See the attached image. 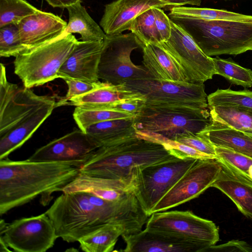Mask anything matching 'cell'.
<instances>
[{"mask_svg": "<svg viewBox=\"0 0 252 252\" xmlns=\"http://www.w3.org/2000/svg\"><path fill=\"white\" fill-rule=\"evenodd\" d=\"M58 238L72 243L109 223L125 226L129 234L139 232L149 216L133 193L110 201L85 192L63 193L45 212Z\"/></svg>", "mask_w": 252, "mask_h": 252, "instance_id": "cell-1", "label": "cell"}, {"mask_svg": "<svg viewBox=\"0 0 252 252\" xmlns=\"http://www.w3.org/2000/svg\"><path fill=\"white\" fill-rule=\"evenodd\" d=\"M82 164L72 162L0 160V215L39 195L51 196L71 182Z\"/></svg>", "mask_w": 252, "mask_h": 252, "instance_id": "cell-2", "label": "cell"}, {"mask_svg": "<svg viewBox=\"0 0 252 252\" xmlns=\"http://www.w3.org/2000/svg\"><path fill=\"white\" fill-rule=\"evenodd\" d=\"M0 160L28 141L57 107L54 96L40 95L7 79L0 63Z\"/></svg>", "mask_w": 252, "mask_h": 252, "instance_id": "cell-3", "label": "cell"}, {"mask_svg": "<svg viewBox=\"0 0 252 252\" xmlns=\"http://www.w3.org/2000/svg\"><path fill=\"white\" fill-rule=\"evenodd\" d=\"M173 157L162 144L136 135L97 149L81 166L89 176L123 179L134 168L158 162Z\"/></svg>", "mask_w": 252, "mask_h": 252, "instance_id": "cell-4", "label": "cell"}, {"mask_svg": "<svg viewBox=\"0 0 252 252\" xmlns=\"http://www.w3.org/2000/svg\"><path fill=\"white\" fill-rule=\"evenodd\" d=\"M134 119L136 135L159 143L197 134L213 121L205 108L146 104Z\"/></svg>", "mask_w": 252, "mask_h": 252, "instance_id": "cell-5", "label": "cell"}, {"mask_svg": "<svg viewBox=\"0 0 252 252\" xmlns=\"http://www.w3.org/2000/svg\"><path fill=\"white\" fill-rule=\"evenodd\" d=\"M209 57L252 51V22L169 18Z\"/></svg>", "mask_w": 252, "mask_h": 252, "instance_id": "cell-6", "label": "cell"}, {"mask_svg": "<svg viewBox=\"0 0 252 252\" xmlns=\"http://www.w3.org/2000/svg\"><path fill=\"white\" fill-rule=\"evenodd\" d=\"M78 40L72 33L27 50L15 57L14 71L24 87L43 85L58 78V72Z\"/></svg>", "mask_w": 252, "mask_h": 252, "instance_id": "cell-7", "label": "cell"}, {"mask_svg": "<svg viewBox=\"0 0 252 252\" xmlns=\"http://www.w3.org/2000/svg\"><path fill=\"white\" fill-rule=\"evenodd\" d=\"M197 159L173 157L133 169L131 174L132 192L149 217L158 202Z\"/></svg>", "mask_w": 252, "mask_h": 252, "instance_id": "cell-8", "label": "cell"}, {"mask_svg": "<svg viewBox=\"0 0 252 252\" xmlns=\"http://www.w3.org/2000/svg\"><path fill=\"white\" fill-rule=\"evenodd\" d=\"M143 45L132 32L106 35L98 65L99 80L117 85L153 78L144 66L136 65L131 60L132 52Z\"/></svg>", "mask_w": 252, "mask_h": 252, "instance_id": "cell-9", "label": "cell"}, {"mask_svg": "<svg viewBox=\"0 0 252 252\" xmlns=\"http://www.w3.org/2000/svg\"><path fill=\"white\" fill-rule=\"evenodd\" d=\"M124 85L142 94L146 105L208 108L204 83L165 81L152 77L130 81Z\"/></svg>", "mask_w": 252, "mask_h": 252, "instance_id": "cell-10", "label": "cell"}, {"mask_svg": "<svg viewBox=\"0 0 252 252\" xmlns=\"http://www.w3.org/2000/svg\"><path fill=\"white\" fill-rule=\"evenodd\" d=\"M169 39L159 44L171 56L188 82L204 83L215 75L213 58L205 54L192 37L171 20Z\"/></svg>", "mask_w": 252, "mask_h": 252, "instance_id": "cell-11", "label": "cell"}, {"mask_svg": "<svg viewBox=\"0 0 252 252\" xmlns=\"http://www.w3.org/2000/svg\"><path fill=\"white\" fill-rule=\"evenodd\" d=\"M222 170L216 159H198L152 211H165L198 197L219 178Z\"/></svg>", "mask_w": 252, "mask_h": 252, "instance_id": "cell-12", "label": "cell"}, {"mask_svg": "<svg viewBox=\"0 0 252 252\" xmlns=\"http://www.w3.org/2000/svg\"><path fill=\"white\" fill-rule=\"evenodd\" d=\"M145 228L200 243L208 248L219 240V229L213 221L199 217L188 210L154 213L149 217Z\"/></svg>", "mask_w": 252, "mask_h": 252, "instance_id": "cell-13", "label": "cell"}, {"mask_svg": "<svg viewBox=\"0 0 252 252\" xmlns=\"http://www.w3.org/2000/svg\"><path fill=\"white\" fill-rule=\"evenodd\" d=\"M0 237L17 252H45L58 238L53 222L45 212L13 221Z\"/></svg>", "mask_w": 252, "mask_h": 252, "instance_id": "cell-14", "label": "cell"}, {"mask_svg": "<svg viewBox=\"0 0 252 252\" xmlns=\"http://www.w3.org/2000/svg\"><path fill=\"white\" fill-rule=\"evenodd\" d=\"M99 148L91 137L79 128L75 129L38 148L28 159L77 162L83 165Z\"/></svg>", "mask_w": 252, "mask_h": 252, "instance_id": "cell-15", "label": "cell"}, {"mask_svg": "<svg viewBox=\"0 0 252 252\" xmlns=\"http://www.w3.org/2000/svg\"><path fill=\"white\" fill-rule=\"evenodd\" d=\"M126 243L125 252H205L208 247L163 231L145 228L122 236Z\"/></svg>", "mask_w": 252, "mask_h": 252, "instance_id": "cell-16", "label": "cell"}, {"mask_svg": "<svg viewBox=\"0 0 252 252\" xmlns=\"http://www.w3.org/2000/svg\"><path fill=\"white\" fill-rule=\"evenodd\" d=\"M170 10L172 6L160 0H116L105 5L99 22L106 35H117L129 30L139 15L153 8Z\"/></svg>", "mask_w": 252, "mask_h": 252, "instance_id": "cell-17", "label": "cell"}, {"mask_svg": "<svg viewBox=\"0 0 252 252\" xmlns=\"http://www.w3.org/2000/svg\"><path fill=\"white\" fill-rule=\"evenodd\" d=\"M67 25L59 16L39 10L23 19L17 26L21 42L27 51L61 37L65 33Z\"/></svg>", "mask_w": 252, "mask_h": 252, "instance_id": "cell-18", "label": "cell"}, {"mask_svg": "<svg viewBox=\"0 0 252 252\" xmlns=\"http://www.w3.org/2000/svg\"><path fill=\"white\" fill-rule=\"evenodd\" d=\"M103 40L77 41L58 72V78H73L88 82L99 81L98 65Z\"/></svg>", "mask_w": 252, "mask_h": 252, "instance_id": "cell-19", "label": "cell"}, {"mask_svg": "<svg viewBox=\"0 0 252 252\" xmlns=\"http://www.w3.org/2000/svg\"><path fill=\"white\" fill-rule=\"evenodd\" d=\"M63 193L85 192L104 200L116 201L132 193L131 176L123 179H114L79 174L64 187Z\"/></svg>", "mask_w": 252, "mask_h": 252, "instance_id": "cell-20", "label": "cell"}, {"mask_svg": "<svg viewBox=\"0 0 252 252\" xmlns=\"http://www.w3.org/2000/svg\"><path fill=\"white\" fill-rule=\"evenodd\" d=\"M141 49L144 66L154 79L165 81L188 82L178 65L159 44H143Z\"/></svg>", "mask_w": 252, "mask_h": 252, "instance_id": "cell-21", "label": "cell"}, {"mask_svg": "<svg viewBox=\"0 0 252 252\" xmlns=\"http://www.w3.org/2000/svg\"><path fill=\"white\" fill-rule=\"evenodd\" d=\"M136 98L145 99L142 94L129 90L124 84L116 85L103 82L97 89L73 97L64 104L88 109H103L117 101Z\"/></svg>", "mask_w": 252, "mask_h": 252, "instance_id": "cell-22", "label": "cell"}, {"mask_svg": "<svg viewBox=\"0 0 252 252\" xmlns=\"http://www.w3.org/2000/svg\"><path fill=\"white\" fill-rule=\"evenodd\" d=\"M199 133L214 146L227 148L252 158V136L248 134L213 121Z\"/></svg>", "mask_w": 252, "mask_h": 252, "instance_id": "cell-23", "label": "cell"}, {"mask_svg": "<svg viewBox=\"0 0 252 252\" xmlns=\"http://www.w3.org/2000/svg\"><path fill=\"white\" fill-rule=\"evenodd\" d=\"M134 117L102 122L89 126L84 132L91 137L99 148L107 146L136 135Z\"/></svg>", "mask_w": 252, "mask_h": 252, "instance_id": "cell-24", "label": "cell"}, {"mask_svg": "<svg viewBox=\"0 0 252 252\" xmlns=\"http://www.w3.org/2000/svg\"><path fill=\"white\" fill-rule=\"evenodd\" d=\"M211 187L225 194L244 216L252 220V186L239 181L222 169Z\"/></svg>", "mask_w": 252, "mask_h": 252, "instance_id": "cell-25", "label": "cell"}, {"mask_svg": "<svg viewBox=\"0 0 252 252\" xmlns=\"http://www.w3.org/2000/svg\"><path fill=\"white\" fill-rule=\"evenodd\" d=\"M129 234L126 227L120 224H105L78 241L85 252H111L120 236Z\"/></svg>", "mask_w": 252, "mask_h": 252, "instance_id": "cell-26", "label": "cell"}, {"mask_svg": "<svg viewBox=\"0 0 252 252\" xmlns=\"http://www.w3.org/2000/svg\"><path fill=\"white\" fill-rule=\"evenodd\" d=\"M69 20L65 32L78 33L83 41L103 40L106 34L89 14L80 1L66 8Z\"/></svg>", "mask_w": 252, "mask_h": 252, "instance_id": "cell-27", "label": "cell"}, {"mask_svg": "<svg viewBox=\"0 0 252 252\" xmlns=\"http://www.w3.org/2000/svg\"><path fill=\"white\" fill-rule=\"evenodd\" d=\"M169 18H180L203 20H228L252 22V15L243 14L224 9L178 6L172 8Z\"/></svg>", "mask_w": 252, "mask_h": 252, "instance_id": "cell-28", "label": "cell"}, {"mask_svg": "<svg viewBox=\"0 0 252 252\" xmlns=\"http://www.w3.org/2000/svg\"><path fill=\"white\" fill-rule=\"evenodd\" d=\"M209 109L213 121L252 136V111L227 105H218Z\"/></svg>", "mask_w": 252, "mask_h": 252, "instance_id": "cell-29", "label": "cell"}, {"mask_svg": "<svg viewBox=\"0 0 252 252\" xmlns=\"http://www.w3.org/2000/svg\"><path fill=\"white\" fill-rule=\"evenodd\" d=\"M216 160L222 169L239 181L248 185L247 173L252 158L230 149L214 146Z\"/></svg>", "mask_w": 252, "mask_h": 252, "instance_id": "cell-30", "label": "cell"}, {"mask_svg": "<svg viewBox=\"0 0 252 252\" xmlns=\"http://www.w3.org/2000/svg\"><path fill=\"white\" fill-rule=\"evenodd\" d=\"M215 74L220 75L230 83L244 88L252 87V70L244 67L231 58H213Z\"/></svg>", "mask_w": 252, "mask_h": 252, "instance_id": "cell-31", "label": "cell"}, {"mask_svg": "<svg viewBox=\"0 0 252 252\" xmlns=\"http://www.w3.org/2000/svg\"><path fill=\"white\" fill-rule=\"evenodd\" d=\"M135 115L118 111L76 107L73 117L80 129L84 131L90 126L111 120L133 118Z\"/></svg>", "mask_w": 252, "mask_h": 252, "instance_id": "cell-32", "label": "cell"}, {"mask_svg": "<svg viewBox=\"0 0 252 252\" xmlns=\"http://www.w3.org/2000/svg\"><path fill=\"white\" fill-rule=\"evenodd\" d=\"M207 103L208 108L227 105L252 111V91L219 89L207 96Z\"/></svg>", "mask_w": 252, "mask_h": 252, "instance_id": "cell-33", "label": "cell"}, {"mask_svg": "<svg viewBox=\"0 0 252 252\" xmlns=\"http://www.w3.org/2000/svg\"><path fill=\"white\" fill-rule=\"evenodd\" d=\"M39 10L24 0H0V28L17 25Z\"/></svg>", "mask_w": 252, "mask_h": 252, "instance_id": "cell-34", "label": "cell"}, {"mask_svg": "<svg viewBox=\"0 0 252 252\" xmlns=\"http://www.w3.org/2000/svg\"><path fill=\"white\" fill-rule=\"evenodd\" d=\"M153 8L146 10L137 17L132 22L129 30L133 33L143 44H158L160 42L156 26Z\"/></svg>", "mask_w": 252, "mask_h": 252, "instance_id": "cell-35", "label": "cell"}, {"mask_svg": "<svg viewBox=\"0 0 252 252\" xmlns=\"http://www.w3.org/2000/svg\"><path fill=\"white\" fill-rule=\"evenodd\" d=\"M26 51L20 39L18 26L10 24L0 28V56L16 57Z\"/></svg>", "mask_w": 252, "mask_h": 252, "instance_id": "cell-36", "label": "cell"}, {"mask_svg": "<svg viewBox=\"0 0 252 252\" xmlns=\"http://www.w3.org/2000/svg\"><path fill=\"white\" fill-rule=\"evenodd\" d=\"M68 86L66 94L57 103V107L63 105L71 98L89 93L99 87L103 82H88L80 80L66 78L63 79Z\"/></svg>", "mask_w": 252, "mask_h": 252, "instance_id": "cell-37", "label": "cell"}, {"mask_svg": "<svg viewBox=\"0 0 252 252\" xmlns=\"http://www.w3.org/2000/svg\"><path fill=\"white\" fill-rule=\"evenodd\" d=\"M175 141L189 146L203 153L216 157L214 146L199 133L181 136Z\"/></svg>", "mask_w": 252, "mask_h": 252, "instance_id": "cell-38", "label": "cell"}, {"mask_svg": "<svg viewBox=\"0 0 252 252\" xmlns=\"http://www.w3.org/2000/svg\"><path fill=\"white\" fill-rule=\"evenodd\" d=\"M145 102L144 98L122 99L109 105L103 109L121 111L136 115L145 106Z\"/></svg>", "mask_w": 252, "mask_h": 252, "instance_id": "cell-39", "label": "cell"}, {"mask_svg": "<svg viewBox=\"0 0 252 252\" xmlns=\"http://www.w3.org/2000/svg\"><path fill=\"white\" fill-rule=\"evenodd\" d=\"M155 23L160 42L167 40L171 33V20L163 10L160 8H154Z\"/></svg>", "mask_w": 252, "mask_h": 252, "instance_id": "cell-40", "label": "cell"}, {"mask_svg": "<svg viewBox=\"0 0 252 252\" xmlns=\"http://www.w3.org/2000/svg\"><path fill=\"white\" fill-rule=\"evenodd\" d=\"M252 252V246L246 242L233 240L225 243L214 245L207 249L205 252Z\"/></svg>", "mask_w": 252, "mask_h": 252, "instance_id": "cell-41", "label": "cell"}, {"mask_svg": "<svg viewBox=\"0 0 252 252\" xmlns=\"http://www.w3.org/2000/svg\"><path fill=\"white\" fill-rule=\"evenodd\" d=\"M53 7L67 8L80 1V0H44Z\"/></svg>", "mask_w": 252, "mask_h": 252, "instance_id": "cell-42", "label": "cell"}, {"mask_svg": "<svg viewBox=\"0 0 252 252\" xmlns=\"http://www.w3.org/2000/svg\"><path fill=\"white\" fill-rule=\"evenodd\" d=\"M169 3L172 7L186 5L200 6L201 0H160Z\"/></svg>", "mask_w": 252, "mask_h": 252, "instance_id": "cell-43", "label": "cell"}, {"mask_svg": "<svg viewBox=\"0 0 252 252\" xmlns=\"http://www.w3.org/2000/svg\"><path fill=\"white\" fill-rule=\"evenodd\" d=\"M8 246L4 241L3 239L0 237V252H10L8 248Z\"/></svg>", "mask_w": 252, "mask_h": 252, "instance_id": "cell-44", "label": "cell"}, {"mask_svg": "<svg viewBox=\"0 0 252 252\" xmlns=\"http://www.w3.org/2000/svg\"><path fill=\"white\" fill-rule=\"evenodd\" d=\"M247 175L249 185L252 187V164L250 166Z\"/></svg>", "mask_w": 252, "mask_h": 252, "instance_id": "cell-45", "label": "cell"}, {"mask_svg": "<svg viewBox=\"0 0 252 252\" xmlns=\"http://www.w3.org/2000/svg\"><path fill=\"white\" fill-rule=\"evenodd\" d=\"M8 223L5 222L4 220L1 219L0 221V235H1L4 230H5L6 228L7 227L8 225Z\"/></svg>", "mask_w": 252, "mask_h": 252, "instance_id": "cell-46", "label": "cell"}, {"mask_svg": "<svg viewBox=\"0 0 252 252\" xmlns=\"http://www.w3.org/2000/svg\"></svg>", "mask_w": 252, "mask_h": 252, "instance_id": "cell-47", "label": "cell"}]
</instances>
